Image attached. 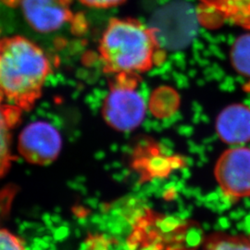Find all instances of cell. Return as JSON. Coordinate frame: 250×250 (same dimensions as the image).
<instances>
[{"label": "cell", "mask_w": 250, "mask_h": 250, "mask_svg": "<svg viewBox=\"0 0 250 250\" xmlns=\"http://www.w3.org/2000/svg\"><path fill=\"white\" fill-rule=\"evenodd\" d=\"M212 21L230 22L250 32V0H201Z\"/></svg>", "instance_id": "obj_8"}, {"label": "cell", "mask_w": 250, "mask_h": 250, "mask_svg": "<svg viewBox=\"0 0 250 250\" xmlns=\"http://www.w3.org/2000/svg\"><path fill=\"white\" fill-rule=\"evenodd\" d=\"M52 72L45 51L21 36L0 40V91L21 110H31L41 98Z\"/></svg>", "instance_id": "obj_2"}, {"label": "cell", "mask_w": 250, "mask_h": 250, "mask_svg": "<svg viewBox=\"0 0 250 250\" xmlns=\"http://www.w3.org/2000/svg\"><path fill=\"white\" fill-rule=\"evenodd\" d=\"M62 138L60 132L47 122L38 121L26 126L19 137L20 154L34 165H47L60 155Z\"/></svg>", "instance_id": "obj_6"}, {"label": "cell", "mask_w": 250, "mask_h": 250, "mask_svg": "<svg viewBox=\"0 0 250 250\" xmlns=\"http://www.w3.org/2000/svg\"><path fill=\"white\" fill-rule=\"evenodd\" d=\"M21 109L13 104H4L0 91V179L9 171L14 157L11 154V130L18 125Z\"/></svg>", "instance_id": "obj_9"}, {"label": "cell", "mask_w": 250, "mask_h": 250, "mask_svg": "<svg viewBox=\"0 0 250 250\" xmlns=\"http://www.w3.org/2000/svg\"><path fill=\"white\" fill-rule=\"evenodd\" d=\"M0 250H27L24 241L7 228L0 227Z\"/></svg>", "instance_id": "obj_12"}, {"label": "cell", "mask_w": 250, "mask_h": 250, "mask_svg": "<svg viewBox=\"0 0 250 250\" xmlns=\"http://www.w3.org/2000/svg\"><path fill=\"white\" fill-rule=\"evenodd\" d=\"M230 57L233 69L242 76L250 78V33L236 38Z\"/></svg>", "instance_id": "obj_10"}, {"label": "cell", "mask_w": 250, "mask_h": 250, "mask_svg": "<svg viewBox=\"0 0 250 250\" xmlns=\"http://www.w3.org/2000/svg\"><path fill=\"white\" fill-rule=\"evenodd\" d=\"M99 52L104 71L113 75H141L165 60L155 30L134 18L110 19L100 38Z\"/></svg>", "instance_id": "obj_1"}, {"label": "cell", "mask_w": 250, "mask_h": 250, "mask_svg": "<svg viewBox=\"0 0 250 250\" xmlns=\"http://www.w3.org/2000/svg\"><path fill=\"white\" fill-rule=\"evenodd\" d=\"M216 181L225 197L239 200L250 197V147L232 146L215 165Z\"/></svg>", "instance_id": "obj_4"}, {"label": "cell", "mask_w": 250, "mask_h": 250, "mask_svg": "<svg viewBox=\"0 0 250 250\" xmlns=\"http://www.w3.org/2000/svg\"><path fill=\"white\" fill-rule=\"evenodd\" d=\"M0 1L8 7L21 9L30 26L42 34L56 32L77 19L72 11V0Z\"/></svg>", "instance_id": "obj_5"}, {"label": "cell", "mask_w": 250, "mask_h": 250, "mask_svg": "<svg viewBox=\"0 0 250 250\" xmlns=\"http://www.w3.org/2000/svg\"><path fill=\"white\" fill-rule=\"evenodd\" d=\"M140 75L116 74L101 108L107 125L120 132L139 127L146 114V103L138 90Z\"/></svg>", "instance_id": "obj_3"}, {"label": "cell", "mask_w": 250, "mask_h": 250, "mask_svg": "<svg viewBox=\"0 0 250 250\" xmlns=\"http://www.w3.org/2000/svg\"><path fill=\"white\" fill-rule=\"evenodd\" d=\"M81 4L93 9H106L124 4L126 0H79Z\"/></svg>", "instance_id": "obj_13"}, {"label": "cell", "mask_w": 250, "mask_h": 250, "mask_svg": "<svg viewBox=\"0 0 250 250\" xmlns=\"http://www.w3.org/2000/svg\"><path fill=\"white\" fill-rule=\"evenodd\" d=\"M205 250H250V236L216 234L208 241Z\"/></svg>", "instance_id": "obj_11"}, {"label": "cell", "mask_w": 250, "mask_h": 250, "mask_svg": "<svg viewBox=\"0 0 250 250\" xmlns=\"http://www.w3.org/2000/svg\"><path fill=\"white\" fill-rule=\"evenodd\" d=\"M216 131L224 143L246 146L250 142V107L244 104L225 107L217 118Z\"/></svg>", "instance_id": "obj_7"}]
</instances>
